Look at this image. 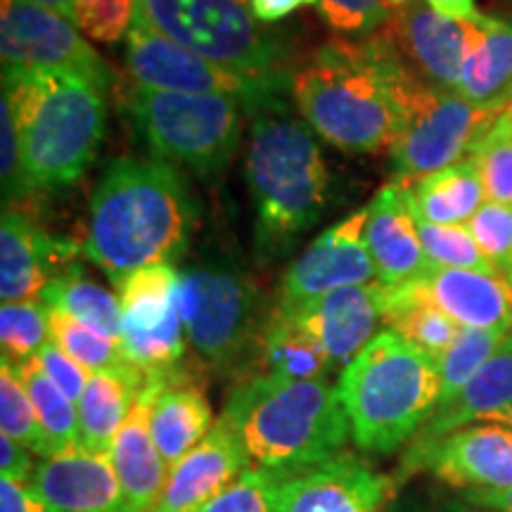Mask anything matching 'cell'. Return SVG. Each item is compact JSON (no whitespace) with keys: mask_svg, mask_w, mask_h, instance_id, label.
Listing matches in <instances>:
<instances>
[{"mask_svg":"<svg viewBox=\"0 0 512 512\" xmlns=\"http://www.w3.org/2000/svg\"><path fill=\"white\" fill-rule=\"evenodd\" d=\"M411 283L460 328L512 330V290L498 275L430 266Z\"/></svg>","mask_w":512,"mask_h":512,"instance_id":"24","label":"cell"},{"mask_svg":"<svg viewBox=\"0 0 512 512\" xmlns=\"http://www.w3.org/2000/svg\"><path fill=\"white\" fill-rule=\"evenodd\" d=\"M413 209L420 219L439 226H465L484 204V185L472 157L446 166L411 185Z\"/></svg>","mask_w":512,"mask_h":512,"instance_id":"29","label":"cell"},{"mask_svg":"<svg viewBox=\"0 0 512 512\" xmlns=\"http://www.w3.org/2000/svg\"><path fill=\"white\" fill-rule=\"evenodd\" d=\"M320 0H252L249 8H252V15L264 24L280 22V19L290 17L292 12L311 8V5H318Z\"/></svg>","mask_w":512,"mask_h":512,"instance_id":"48","label":"cell"},{"mask_svg":"<svg viewBox=\"0 0 512 512\" xmlns=\"http://www.w3.org/2000/svg\"><path fill=\"white\" fill-rule=\"evenodd\" d=\"M221 418L238 432L254 465L278 472L339 456L351 434L337 387L325 380L252 377L230 392Z\"/></svg>","mask_w":512,"mask_h":512,"instance_id":"4","label":"cell"},{"mask_svg":"<svg viewBox=\"0 0 512 512\" xmlns=\"http://www.w3.org/2000/svg\"><path fill=\"white\" fill-rule=\"evenodd\" d=\"M508 3H510V5H512V0H508Z\"/></svg>","mask_w":512,"mask_h":512,"instance_id":"57","label":"cell"},{"mask_svg":"<svg viewBox=\"0 0 512 512\" xmlns=\"http://www.w3.org/2000/svg\"><path fill=\"white\" fill-rule=\"evenodd\" d=\"M0 169H3V200L15 202L19 197L29 195V183L24 176L22 143H19V131L15 114H12L10 102L3 98V110H0Z\"/></svg>","mask_w":512,"mask_h":512,"instance_id":"44","label":"cell"},{"mask_svg":"<svg viewBox=\"0 0 512 512\" xmlns=\"http://www.w3.org/2000/svg\"><path fill=\"white\" fill-rule=\"evenodd\" d=\"M252 465L238 432L219 418L211 432L169 467L159 503L152 512H195L235 482Z\"/></svg>","mask_w":512,"mask_h":512,"instance_id":"20","label":"cell"},{"mask_svg":"<svg viewBox=\"0 0 512 512\" xmlns=\"http://www.w3.org/2000/svg\"><path fill=\"white\" fill-rule=\"evenodd\" d=\"M138 0H74L72 22L98 43H117L131 29Z\"/></svg>","mask_w":512,"mask_h":512,"instance_id":"41","label":"cell"},{"mask_svg":"<svg viewBox=\"0 0 512 512\" xmlns=\"http://www.w3.org/2000/svg\"><path fill=\"white\" fill-rule=\"evenodd\" d=\"M415 221H418L422 249H425L432 266L465 268V271L498 275L494 264L486 259L467 226H439V223L420 219L418 214H415ZM498 278H501V275H498Z\"/></svg>","mask_w":512,"mask_h":512,"instance_id":"38","label":"cell"},{"mask_svg":"<svg viewBox=\"0 0 512 512\" xmlns=\"http://www.w3.org/2000/svg\"><path fill=\"white\" fill-rule=\"evenodd\" d=\"M283 477L285 472L252 463L235 482L195 512H273Z\"/></svg>","mask_w":512,"mask_h":512,"instance_id":"40","label":"cell"},{"mask_svg":"<svg viewBox=\"0 0 512 512\" xmlns=\"http://www.w3.org/2000/svg\"><path fill=\"white\" fill-rule=\"evenodd\" d=\"M145 382L147 373L128 361L91 375L79 401V441L83 448L112 456L117 434L136 406Z\"/></svg>","mask_w":512,"mask_h":512,"instance_id":"26","label":"cell"},{"mask_svg":"<svg viewBox=\"0 0 512 512\" xmlns=\"http://www.w3.org/2000/svg\"><path fill=\"white\" fill-rule=\"evenodd\" d=\"M337 394L356 446L392 453L415 437L439 406V361L384 328L344 366Z\"/></svg>","mask_w":512,"mask_h":512,"instance_id":"6","label":"cell"},{"mask_svg":"<svg viewBox=\"0 0 512 512\" xmlns=\"http://www.w3.org/2000/svg\"><path fill=\"white\" fill-rule=\"evenodd\" d=\"M363 240L375 278L387 287L411 283L432 266L420 242L411 188L396 181L384 185L368 204Z\"/></svg>","mask_w":512,"mask_h":512,"instance_id":"19","label":"cell"},{"mask_svg":"<svg viewBox=\"0 0 512 512\" xmlns=\"http://www.w3.org/2000/svg\"><path fill=\"white\" fill-rule=\"evenodd\" d=\"M112 460L124 491V512H152L162 496L166 467L150 430V394L143 387L112 446Z\"/></svg>","mask_w":512,"mask_h":512,"instance_id":"25","label":"cell"},{"mask_svg":"<svg viewBox=\"0 0 512 512\" xmlns=\"http://www.w3.org/2000/svg\"><path fill=\"white\" fill-rule=\"evenodd\" d=\"M512 403V335L489 361L479 368V373L465 384L463 392L446 406L437 408L425 427L418 432V441H437L446 434L463 430L477 420H489L491 415L503 411Z\"/></svg>","mask_w":512,"mask_h":512,"instance_id":"28","label":"cell"},{"mask_svg":"<svg viewBox=\"0 0 512 512\" xmlns=\"http://www.w3.org/2000/svg\"><path fill=\"white\" fill-rule=\"evenodd\" d=\"M74 242L48 235L17 209H3L0 223V297L8 302H31L53 280L79 266Z\"/></svg>","mask_w":512,"mask_h":512,"instance_id":"18","label":"cell"},{"mask_svg":"<svg viewBox=\"0 0 512 512\" xmlns=\"http://www.w3.org/2000/svg\"><path fill=\"white\" fill-rule=\"evenodd\" d=\"M29 486L60 512H124V491L112 456L83 446L36 463Z\"/></svg>","mask_w":512,"mask_h":512,"instance_id":"22","label":"cell"},{"mask_svg":"<svg viewBox=\"0 0 512 512\" xmlns=\"http://www.w3.org/2000/svg\"><path fill=\"white\" fill-rule=\"evenodd\" d=\"M50 339H53L50 337V309L41 299L3 304V309H0V344H3L5 361H31Z\"/></svg>","mask_w":512,"mask_h":512,"instance_id":"35","label":"cell"},{"mask_svg":"<svg viewBox=\"0 0 512 512\" xmlns=\"http://www.w3.org/2000/svg\"><path fill=\"white\" fill-rule=\"evenodd\" d=\"M150 394V430L166 467L176 465L214 427L207 396L181 370L147 375Z\"/></svg>","mask_w":512,"mask_h":512,"instance_id":"23","label":"cell"},{"mask_svg":"<svg viewBox=\"0 0 512 512\" xmlns=\"http://www.w3.org/2000/svg\"><path fill=\"white\" fill-rule=\"evenodd\" d=\"M50 337L64 354L72 356L76 363H81L91 373H100V370L126 363L119 342L100 335V332H95L88 325H83L81 320L67 316L62 311L50 309Z\"/></svg>","mask_w":512,"mask_h":512,"instance_id":"37","label":"cell"},{"mask_svg":"<svg viewBox=\"0 0 512 512\" xmlns=\"http://www.w3.org/2000/svg\"><path fill=\"white\" fill-rule=\"evenodd\" d=\"M126 110L152 159L185 166L197 176H216L238 150L247 105L230 95L136 86L128 93Z\"/></svg>","mask_w":512,"mask_h":512,"instance_id":"7","label":"cell"},{"mask_svg":"<svg viewBox=\"0 0 512 512\" xmlns=\"http://www.w3.org/2000/svg\"><path fill=\"white\" fill-rule=\"evenodd\" d=\"M451 512H472V510H465V508H453Z\"/></svg>","mask_w":512,"mask_h":512,"instance_id":"55","label":"cell"},{"mask_svg":"<svg viewBox=\"0 0 512 512\" xmlns=\"http://www.w3.org/2000/svg\"><path fill=\"white\" fill-rule=\"evenodd\" d=\"M195 226V197L174 166L121 157L91 195L83 254L119 287L140 268L176 261Z\"/></svg>","mask_w":512,"mask_h":512,"instance_id":"2","label":"cell"},{"mask_svg":"<svg viewBox=\"0 0 512 512\" xmlns=\"http://www.w3.org/2000/svg\"><path fill=\"white\" fill-rule=\"evenodd\" d=\"M0 430L5 437L15 439L17 444L48 458V444L43 437L41 422H38L34 401L19 380L15 366L10 361H0Z\"/></svg>","mask_w":512,"mask_h":512,"instance_id":"36","label":"cell"},{"mask_svg":"<svg viewBox=\"0 0 512 512\" xmlns=\"http://www.w3.org/2000/svg\"><path fill=\"white\" fill-rule=\"evenodd\" d=\"M36 361L41 363L43 373H46L50 380L60 392L67 396V399H72L76 403V408H79V401L83 392H86L88 387V380H91V370H86L81 366V363H76L72 356H67L64 351L57 347V344L50 339V342L38 351Z\"/></svg>","mask_w":512,"mask_h":512,"instance_id":"45","label":"cell"},{"mask_svg":"<svg viewBox=\"0 0 512 512\" xmlns=\"http://www.w3.org/2000/svg\"><path fill=\"white\" fill-rule=\"evenodd\" d=\"M503 283L508 285L510 290H512V264H510V268H508V271H505V275H503Z\"/></svg>","mask_w":512,"mask_h":512,"instance_id":"53","label":"cell"},{"mask_svg":"<svg viewBox=\"0 0 512 512\" xmlns=\"http://www.w3.org/2000/svg\"><path fill=\"white\" fill-rule=\"evenodd\" d=\"M465 501L491 512H512V486L501 491H463Z\"/></svg>","mask_w":512,"mask_h":512,"instance_id":"50","label":"cell"},{"mask_svg":"<svg viewBox=\"0 0 512 512\" xmlns=\"http://www.w3.org/2000/svg\"><path fill=\"white\" fill-rule=\"evenodd\" d=\"M283 477L273 512H392L396 482L366 460L339 456Z\"/></svg>","mask_w":512,"mask_h":512,"instance_id":"15","label":"cell"},{"mask_svg":"<svg viewBox=\"0 0 512 512\" xmlns=\"http://www.w3.org/2000/svg\"><path fill=\"white\" fill-rule=\"evenodd\" d=\"M489 202L512 207V126L505 110L472 150Z\"/></svg>","mask_w":512,"mask_h":512,"instance_id":"39","label":"cell"},{"mask_svg":"<svg viewBox=\"0 0 512 512\" xmlns=\"http://www.w3.org/2000/svg\"><path fill=\"white\" fill-rule=\"evenodd\" d=\"M29 448L17 444L15 439L0 437V472H3V479L17 484H29L31 477H34L36 465L31 463Z\"/></svg>","mask_w":512,"mask_h":512,"instance_id":"46","label":"cell"},{"mask_svg":"<svg viewBox=\"0 0 512 512\" xmlns=\"http://www.w3.org/2000/svg\"><path fill=\"white\" fill-rule=\"evenodd\" d=\"M121 351L143 373L174 370L185 356L181 275L171 264L145 266L119 287Z\"/></svg>","mask_w":512,"mask_h":512,"instance_id":"12","label":"cell"},{"mask_svg":"<svg viewBox=\"0 0 512 512\" xmlns=\"http://www.w3.org/2000/svg\"><path fill=\"white\" fill-rule=\"evenodd\" d=\"M261 358L268 368L266 375L285 380H325L332 368L330 356L320 342L299 323L290 306L278 304L268 316Z\"/></svg>","mask_w":512,"mask_h":512,"instance_id":"30","label":"cell"},{"mask_svg":"<svg viewBox=\"0 0 512 512\" xmlns=\"http://www.w3.org/2000/svg\"><path fill=\"white\" fill-rule=\"evenodd\" d=\"M136 10L157 31L228 72L290 86L283 36L240 0H138Z\"/></svg>","mask_w":512,"mask_h":512,"instance_id":"8","label":"cell"},{"mask_svg":"<svg viewBox=\"0 0 512 512\" xmlns=\"http://www.w3.org/2000/svg\"><path fill=\"white\" fill-rule=\"evenodd\" d=\"M31 3L41 5V8H48L57 12L62 17H72V8H74V0H31Z\"/></svg>","mask_w":512,"mask_h":512,"instance_id":"51","label":"cell"},{"mask_svg":"<svg viewBox=\"0 0 512 512\" xmlns=\"http://www.w3.org/2000/svg\"><path fill=\"white\" fill-rule=\"evenodd\" d=\"M3 98L17 121L29 190L79 181L105 136L102 88L76 76L3 72Z\"/></svg>","mask_w":512,"mask_h":512,"instance_id":"5","label":"cell"},{"mask_svg":"<svg viewBox=\"0 0 512 512\" xmlns=\"http://www.w3.org/2000/svg\"><path fill=\"white\" fill-rule=\"evenodd\" d=\"M384 320L389 323V328L437 361L451 349V344L463 330L456 320L430 302L415 283L399 287L384 285Z\"/></svg>","mask_w":512,"mask_h":512,"instance_id":"31","label":"cell"},{"mask_svg":"<svg viewBox=\"0 0 512 512\" xmlns=\"http://www.w3.org/2000/svg\"><path fill=\"white\" fill-rule=\"evenodd\" d=\"M0 512H60L41 498L29 484L0 482Z\"/></svg>","mask_w":512,"mask_h":512,"instance_id":"47","label":"cell"},{"mask_svg":"<svg viewBox=\"0 0 512 512\" xmlns=\"http://www.w3.org/2000/svg\"><path fill=\"white\" fill-rule=\"evenodd\" d=\"M406 3V0H399L396 5ZM425 5H430L434 12L444 15L448 19H456V22H470L477 24L482 22L484 15L477 10L475 0H422Z\"/></svg>","mask_w":512,"mask_h":512,"instance_id":"49","label":"cell"},{"mask_svg":"<svg viewBox=\"0 0 512 512\" xmlns=\"http://www.w3.org/2000/svg\"><path fill=\"white\" fill-rule=\"evenodd\" d=\"M505 114H508V121H510V126H512V100L508 102V105H505Z\"/></svg>","mask_w":512,"mask_h":512,"instance_id":"54","label":"cell"},{"mask_svg":"<svg viewBox=\"0 0 512 512\" xmlns=\"http://www.w3.org/2000/svg\"><path fill=\"white\" fill-rule=\"evenodd\" d=\"M247 183L256 209L254 252L261 264L283 259L328 207L330 171L313 128L294 119L283 100L254 110Z\"/></svg>","mask_w":512,"mask_h":512,"instance_id":"3","label":"cell"},{"mask_svg":"<svg viewBox=\"0 0 512 512\" xmlns=\"http://www.w3.org/2000/svg\"><path fill=\"white\" fill-rule=\"evenodd\" d=\"M0 57L3 72L76 76L102 91L114 83L110 64L86 43L72 19L31 0H3L0 5Z\"/></svg>","mask_w":512,"mask_h":512,"instance_id":"11","label":"cell"},{"mask_svg":"<svg viewBox=\"0 0 512 512\" xmlns=\"http://www.w3.org/2000/svg\"><path fill=\"white\" fill-rule=\"evenodd\" d=\"M17 370L19 380L34 401L38 422H41L43 437L48 444V458L57 453L69 451V448L81 446L79 441V408L72 399H67L53 380L43 373L41 363L36 358L24 363H12Z\"/></svg>","mask_w":512,"mask_h":512,"instance_id":"33","label":"cell"},{"mask_svg":"<svg viewBox=\"0 0 512 512\" xmlns=\"http://www.w3.org/2000/svg\"><path fill=\"white\" fill-rule=\"evenodd\" d=\"M396 3L399 0H320L318 12L330 29L342 34H375Z\"/></svg>","mask_w":512,"mask_h":512,"instance_id":"43","label":"cell"},{"mask_svg":"<svg viewBox=\"0 0 512 512\" xmlns=\"http://www.w3.org/2000/svg\"><path fill=\"white\" fill-rule=\"evenodd\" d=\"M465 226L503 280L512 264V207L484 202Z\"/></svg>","mask_w":512,"mask_h":512,"instance_id":"42","label":"cell"},{"mask_svg":"<svg viewBox=\"0 0 512 512\" xmlns=\"http://www.w3.org/2000/svg\"><path fill=\"white\" fill-rule=\"evenodd\" d=\"M368 207L354 211L337 226L325 230L306 252L292 261L283 278L280 304L299 306L342 287L366 285L375 266L363 240Z\"/></svg>","mask_w":512,"mask_h":512,"instance_id":"17","label":"cell"},{"mask_svg":"<svg viewBox=\"0 0 512 512\" xmlns=\"http://www.w3.org/2000/svg\"><path fill=\"white\" fill-rule=\"evenodd\" d=\"M41 302L53 311L81 320L100 335L121 339V306L119 299L93 280L83 278L81 266H74L62 278L50 283L41 294Z\"/></svg>","mask_w":512,"mask_h":512,"instance_id":"32","label":"cell"},{"mask_svg":"<svg viewBox=\"0 0 512 512\" xmlns=\"http://www.w3.org/2000/svg\"><path fill=\"white\" fill-rule=\"evenodd\" d=\"M377 31L427 86L444 93L458 91L470 46V22L439 15L422 0H406L396 5Z\"/></svg>","mask_w":512,"mask_h":512,"instance_id":"14","label":"cell"},{"mask_svg":"<svg viewBox=\"0 0 512 512\" xmlns=\"http://www.w3.org/2000/svg\"><path fill=\"white\" fill-rule=\"evenodd\" d=\"M501 112L479 107L458 93L430 88L392 150L394 181L411 188L425 176L470 157Z\"/></svg>","mask_w":512,"mask_h":512,"instance_id":"13","label":"cell"},{"mask_svg":"<svg viewBox=\"0 0 512 512\" xmlns=\"http://www.w3.org/2000/svg\"><path fill=\"white\" fill-rule=\"evenodd\" d=\"M181 309L188 342L219 373H233L261 354V297L245 275L228 266H195L181 275Z\"/></svg>","mask_w":512,"mask_h":512,"instance_id":"9","label":"cell"},{"mask_svg":"<svg viewBox=\"0 0 512 512\" xmlns=\"http://www.w3.org/2000/svg\"><path fill=\"white\" fill-rule=\"evenodd\" d=\"M240 3H245V5H249V3H252V0H240Z\"/></svg>","mask_w":512,"mask_h":512,"instance_id":"56","label":"cell"},{"mask_svg":"<svg viewBox=\"0 0 512 512\" xmlns=\"http://www.w3.org/2000/svg\"><path fill=\"white\" fill-rule=\"evenodd\" d=\"M427 86L380 31L332 38L292 69L290 91L306 124L337 150L392 155Z\"/></svg>","mask_w":512,"mask_h":512,"instance_id":"1","label":"cell"},{"mask_svg":"<svg viewBox=\"0 0 512 512\" xmlns=\"http://www.w3.org/2000/svg\"><path fill=\"white\" fill-rule=\"evenodd\" d=\"M458 95L479 107L505 110L512 100V22L484 15L470 24V46L460 72Z\"/></svg>","mask_w":512,"mask_h":512,"instance_id":"27","label":"cell"},{"mask_svg":"<svg viewBox=\"0 0 512 512\" xmlns=\"http://www.w3.org/2000/svg\"><path fill=\"white\" fill-rule=\"evenodd\" d=\"M508 332L501 330H475L463 328L451 349L439 358V377H441V394L439 406H446L463 392V387L479 373V368L496 354L498 347Z\"/></svg>","mask_w":512,"mask_h":512,"instance_id":"34","label":"cell"},{"mask_svg":"<svg viewBox=\"0 0 512 512\" xmlns=\"http://www.w3.org/2000/svg\"><path fill=\"white\" fill-rule=\"evenodd\" d=\"M290 309L318 339L332 366H349L358 351L375 337L377 323L384 320V285L342 287Z\"/></svg>","mask_w":512,"mask_h":512,"instance_id":"21","label":"cell"},{"mask_svg":"<svg viewBox=\"0 0 512 512\" xmlns=\"http://www.w3.org/2000/svg\"><path fill=\"white\" fill-rule=\"evenodd\" d=\"M406 465L430 467L439 482L460 491H501L512 486V427L467 425L437 441H415Z\"/></svg>","mask_w":512,"mask_h":512,"instance_id":"16","label":"cell"},{"mask_svg":"<svg viewBox=\"0 0 512 512\" xmlns=\"http://www.w3.org/2000/svg\"><path fill=\"white\" fill-rule=\"evenodd\" d=\"M486 422H498V425L512 427V403H510V406H505L503 411H498L496 415H491V418L486 420Z\"/></svg>","mask_w":512,"mask_h":512,"instance_id":"52","label":"cell"},{"mask_svg":"<svg viewBox=\"0 0 512 512\" xmlns=\"http://www.w3.org/2000/svg\"><path fill=\"white\" fill-rule=\"evenodd\" d=\"M126 67L136 86L171 93L230 95L245 102L249 112L278 100L280 93L290 88L287 83L249 79L204 60L157 31L138 10L126 34Z\"/></svg>","mask_w":512,"mask_h":512,"instance_id":"10","label":"cell"}]
</instances>
